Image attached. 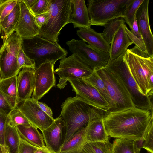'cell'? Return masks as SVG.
<instances>
[{
	"instance_id": "obj_33",
	"label": "cell",
	"mask_w": 153,
	"mask_h": 153,
	"mask_svg": "<svg viewBox=\"0 0 153 153\" xmlns=\"http://www.w3.org/2000/svg\"><path fill=\"white\" fill-rule=\"evenodd\" d=\"M7 118L8 123L14 127L31 124L22 112L16 107L9 113Z\"/></svg>"
},
{
	"instance_id": "obj_3",
	"label": "cell",
	"mask_w": 153,
	"mask_h": 153,
	"mask_svg": "<svg viewBox=\"0 0 153 153\" xmlns=\"http://www.w3.org/2000/svg\"><path fill=\"white\" fill-rule=\"evenodd\" d=\"M123 59L142 94L152 97L153 94V55L136 46L127 49Z\"/></svg>"
},
{
	"instance_id": "obj_49",
	"label": "cell",
	"mask_w": 153,
	"mask_h": 153,
	"mask_svg": "<svg viewBox=\"0 0 153 153\" xmlns=\"http://www.w3.org/2000/svg\"><path fill=\"white\" fill-rule=\"evenodd\" d=\"M1 78L0 74V81H1Z\"/></svg>"
},
{
	"instance_id": "obj_24",
	"label": "cell",
	"mask_w": 153,
	"mask_h": 153,
	"mask_svg": "<svg viewBox=\"0 0 153 153\" xmlns=\"http://www.w3.org/2000/svg\"><path fill=\"white\" fill-rule=\"evenodd\" d=\"M86 127L73 134L62 145L59 153H79L88 142L85 136Z\"/></svg>"
},
{
	"instance_id": "obj_35",
	"label": "cell",
	"mask_w": 153,
	"mask_h": 153,
	"mask_svg": "<svg viewBox=\"0 0 153 153\" xmlns=\"http://www.w3.org/2000/svg\"><path fill=\"white\" fill-rule=\"evenodd\" d=\"M17 75L21 69L24 67L36 69L33 60L29 58L24 51L22 46L20 47L17 58Z\"/></svg>"
},
{
	"instance_id": "obj_31",
	"label": "cell",
	"mask_w": 153,
	"mask_h": 153,
	"mask_svg": "<svg viewBox=\"0 0 153 153\" xmlns=\"http://www.w3.org/2000/svg\"><path fill=\"white\" fill-rule=\"evenodd\" d=\"M134 140L116 139L112 144V153H135Z\"/></svg>"
},
{
	"instance_id": "obj_25",
	"label": "cell",
	"mask_w": 153,
	"mask_h": 153,
	"mask_svg": "<svg viewBox=\"0 0 153 153\" xmlns=\"http://www.w3.org/2000/svg\"><path fill=\"white\" fill-rule=\"evenodd\" d=\"M19 0L11 12L0 22V32L2 38H5L15 31L20 15Z\"/></svg>"
},
{
	"instance_id": "obj_32",
	"label": "cell",
	"mask_w": 153,
	"mask_h": 153,
	"mask_svg": "<svg viewBox=\"0 0 153 153\" xmlns=\"http://www.w3.org/2000/svg\"><path fill=\"white\" fill-rule=\"evenodd\" d=\"M144 0H132L126 9L123 18L131 29L136 18V14Z\"/></svg>"
},
{
	"instance_id": "obj_10",
	"label": "cell",
	"mask_w": 153,
	"mask_h": 153,
	"mask_svg": "<svg viewBox=\"0 0 153 153\" xmlns=\"http://www.w3.org/2000/svg\"><path fill=\"white\" fill-rule=\"evenodd\" d=\"M93 71L77 56L72 53L69 56L61 59L59 67L54 71V73L59 77L57 86L60 89H63L69 80L87 77Z\"/></svg>"
},
{
	"instance_id": "obj_5",
	"label": "cell",
	"mask_w": 153,
	"mask_h": 153,
	"mask_svg": "<svg viewBox=\"0 0 153 153\" xmlns=\"http://www.w3.org/2000/svg\"><path fill=\"white\" fill-rule=\"evenodd\" d=\"M96 70L103 81L113 104L110 111L135 107L124 81L114 67L108 63Z\"/></svg>"
},
{
	"instance_id": "obj_47",
	"label": "cell",
	"mask_w": 153,
	"mask_h": 153,
	"mask_svg": "<svg viewBox=\"0 0 153 153\" xmlns=\"http://www.w3.org/2000/svg\"><path fill=\"white\" fill-rule=\"evenodd\" d=\"M0 153H7L6 147L0 144Z\"/></svg>"
},
{
	"instance_id": "obj_46",
	"label": "cell",
	"mask_w": 153,
	"mask_h": 153,
	"mask_svg": "<svg viewBox=\"0 0 153 153\" xmlns=\"http://www.w3.org/2000/svg\"><path fill=\"white\" fill-rule=\"evenodd\" d=\"M34 153H51L45 147L43 148H38Z\"/></svg>"
},
{
	"instance_id": "obj_36",
	"label": "cell",
	"mask_w": 153,
	"mask_h": 153,
	"mask_svg": "<svg viewBox=\"0 0 153 153\" xmlns=\"http://www.w3.org/2000/svg\"><path fill=\"white\" fill-rule=\"evenodd\" d=\"M51 0H36L29 9L34 16L48 12L49 10Z\"/></svg>"
},
{
	"instance_id": "obj_40",
	"label": "cell",
	"mask_w": 153,
	"mask_h": 153,
	"mask_svg": "<svg viewBox=\"0 0 153 153\" xmlns=\"http://www.w3.org/2000/svg\"><path fill=\"white\" fill-rule=\"evenodd\" d=\"M13 109L5 95L0 90V111L8 115Z\"/></svg>"
},
{
	"instance_id": "obj_16",
	"label": "cell",
	"mask_w": 153,
	"mask_h": 153,
	"mask_svg": "<svg viewBox=\"0 0 153 153\" xmlns=\"http://www.w3.org/2000/svg\"><path fill=\"white\" fill-rule=\"evenodd\" d=\"M19 2L20 15L15 31L22 39L38 35L39 28L36 23L34 16L22 0H19Z\"/></svg>"
},
{
	"instance_id": "obj_21",
	"label": "cell",
	"mask_w": 153,
	"mask_h": 153,
	"mask_svg": "<svg viewBox=\"0 0 153 153\" xmlns=\"http://www.w3.org/2000/svg\"><path fill=\"white\" fill-rule=\"evenodd\" d=\"M77 34L82 40L91 47L104 52H109L110 45L104 39L101 33L90 27L80 28L77 31Z\"/></svg>"
},
{
	"instance_id": "obj_11",
	"label": "cell",
	"mask_w": 153,
	"mask_h": 153,
	"mask_svg": "<svg viewBox=\"0 0 153 153\" xmlns=\"http://www.w3.org/2000/svg\"><path fill=\"white\" fill-rule=\"evenodd\" d=\"M66 44L72 53L75 54L93 70L105 66L109 60L108 52L95 49L82 40L72 39Z\"/></svg>"
},
{
	"instance_id": "obj_12",
	"label": "cell",
	"mask_w": 153,
	"mask_h": 153,
	"mask_svg": "<svg viewBox=\"0 0 153 153\" xmlns=\"http://www.w3.org/2000/svg\"><path fill=\"white\" fill-rule=\"evenodd\" d=\"M68 81L76 96L97 109L107 113L110 111V106L89 83L83 79H71Z\"/></svg>"
},
{
	"instance_id": "obj_2",
	"label": "cell",
	"mask_w": 153,
	"mask_h": 153,
	"mask_svg": "<svg viewBox=\"0 0 153 153\" xmlns=\"http://www.w3.org/2000/svg\"><path fill=\"white\" fill-rule=\"evenodd\" d=\"M107 113L91 105L77 96L67 98L61 105L60 114L66 129L64 143L74 133L86 127L90 121L102 118Z\"/></svg>"
},
{
	"instance_id": "obj_19",
	"label": "cell",
	"mask_w": 153,
	"mask_h": 153,
	"mask_svg": "<svg viewBox=\"0 0 153 153\" xmlns=\"http://www.w3.org/2000/svg\"><path fill=\"white\" fill-rule=\"evenodd\" d=\"M122 25L114 34L110 45L109 61L114 60L125 53L133 42L128 36L124 25Z\"/></svg>"
},
{
	"instance_id": "obj_23",
	"label": "cell",
	"mask_w": 153,
	"mask_h": 153,
	"mask_svg": "<svg viewBox=\"0 0 153 153\" xmlns=\"http://www.w3.org/2000/svg\"><path fill=\"white\" fill-rule=\"evenodd\" d=\"M16 127L21 139L39 148L46 147L42 134L31 124L19 125Z\"/></svg>"
},
{
	"instance_id": "obj_14",
	"label": "cell",
	"mask_w": 153,
	"mask_h": 153,
	"mask_svg": "<svg viewBox=\"0 0 153 153\" xmlns=\"http://www.w3.org/2000/svg\"><path fill=\"white\" fill-rule=\"evenodd\" d=\"M16 108L23 113L30 123L42 132L52 123V118L43 112L31 97L18 104Z\"/></svg>"
},
{
	"instance_id": "obj_41",
	"label": "cell",
	"mask_w": 153,
	"mask_h": 153,
	"mask_svg": "<svg viewBox=\"0 0 153 153\" xmlns=\"http://www.w3.org/2000/svg\"><path fill=\"white\" fill-rule=\"evenodd\" d=\"M38 148L20 138L18 153H34Z\"/></svg>"
},
{
	"instance_id": "obj_30",
	"label": "cell",
	"mask_w": 153,
	"mask_h": 153,
	"mask_svg": "<svg viewBox=\"0 0 153 153\" xmlns=\"http://www.w3.org/2000/svg\"><path fill=\"white\" fill-rule=\"evenodd\" d=\"M17 75L1 79L0 81V90L8 98L16 100L17 94Z\"/></svg>"
},
{
	"instance_id": "obj_45",
	"label": "cell",
	"mask_w": 153,
	"mask_h": 153,
	"mask_svg": "<svg viewBox=\"0 0 153 153\" xmlns=\"http://www.w3.org/2000/svg\"><path fill=\"white\" fill-rule=\"evenodd\" d=\"M22 1L29 9L32 6L36 0H22Z\"/></svg>"
},
{
	"instance_id": "obj_17",
	"label": "cell",
	"mask_w": 153,
	"mask_h": 153,
	"mask_svg": "<svg viewBox=\"0 0 153 153\" xmlns=\"http://www.w3.org/2000/svg\"><path fill=\"white\" fill-rule=\"evenodd\" d=\"M149 0H144L136 15L139 30L146 47V52L153 55V35L150 27L149 16Z\"/></svg>"
},
{
	"instance_id": "obj_48",
	"label": "cell",
	"mask_w": 153,
	"mask_h": 153,
	"mask_svg": "<svg viewBox=\"0 0 153 153\" xmlns=\"http://www.w3.org/2000/svg\"><path fill=\"white\" fill-rule=\"evenodd\" d=\"M3 0H0V3Z\"/></svg>"
},
{
	"instance_id": "obj_13",
	"label": "cell",
	"mask_w": 153,
	"mask_h": 153,
	"mask_svg": "<svg viewBox=\"0 0 153 153\" xmlns=\"http://www.w3.org/2000/svg\"><path fill=\"white\" fill-rule=\"evenodd\" d=\"M55 64L47 62L36 69L34 88L31 97L33 99L38 101L56 85Z\"/></svg>"
},
{
	"instance_id": "obj_42",
	"label": "cell",
	"mask_w": 153,
	"mask_h": 153,
	"mask_svg": "<svg viewBox=\"0 0 153 153\" xmlns=\"http://www.w3.org/2000/svg\"><path fill=\"white\" fill-rule=\"evenodd\" d=\"M49 13V10L48 12L34 16L36 23L39 29L46 22L48 19Z\"/></svg>"
},
{
	"instance_id": "obj_43",
	"label": "cell",
	"mask_w": 153,
	"mask_h": 153,
	"mask_svg": "<svg viewBox=\"0 0 153 153\" xmlns=\"http://www.w3.org/2000/svg\"><path fill=\"white\" fill-rule=\"evenodd\" d=\"M36 102L39 107L43 112L51 117L53 118L52 111L50 108L45 103L36 100Z\"/></svg>"
},
{
	"instance_id": "obj_26",
	"label": "cell",
	"mask_w": 153,
	"mask_h": 153,
	"mask_svg": "<svg viewBox=\"0 0 153 153\" xmlns=\"http://www.w3.org/2000/svg\"><path fill=\"white\" fill-rule=\"evenodd\" d=\"M20 138L16 127L8 123L4 135V145L7 153H18Z\"/></svg>"
},
{
	"instance_id": "obj_29",
	"label": "cell",
	"mask_w": 153,
	"mask_h": 153,
	"mask_svg": "<svg viewBox=\"0 0 153 153\" xmlns=\"http://www.w3.org/2000/svg\"><path fill=\"white\" fill-rule=\"evenodd\" d=\"M123 18H117L110 21L105 26V28L101 34L106 41L110 44L114 34L120 27L124 24Z\"/></svg>"
},
{
	"instance_id": "obj_7",
	"label": "cell",
	"mask_w": 153,
	"mask_h": 153,
	"mask_svg": "<svg viewBox=\"0 0 153 153\" xmlns=\"http://www.w3.org/2000/svg\"><path fill=\"white\" fill-rule=\"evenodd\" d=\"M132 0H89L88 10L91 26H104L110 21L123 18Z\"/></svg>"
},
{
	"instance_id": "obj_1",
	"label": "cell",
	"mask_w": 153,
	"mask_h": 153,
	"mask_svg": "<svg viewBox=\"0 0 153 153\" xmlns=\"http://www.w3.org/2000/svg\"><path fill=\"white\" fill-rule=\"evenodd\" d=\"M153 120V111L134 107L109 112L103 122L109 136L134 140L141 138Z\"/></svg>"
},
{
	"instance_id": "obj_28",
	"label": "cell",
	"mask_w": 153,
	"mask_h": 153,
	"mask_svg": "<svg viewBox=\"0 0 153 153\" xmlns=\"http://www.w3.org/2000/svg\"><path fill=\"white\" fill-rule=\"evenodd\" d=\"M112 143L106 142L88 143L79 153H112Z\"/></svg>"
},
{
	"instance_id": "obj_18",
	"label": "cell",
	"mask_w": 153,
	"mask_h": 153,
	"mask_svg": "<svg viewBox=\"0 0 153 153\" xmlns=\"http://www.w3.org/2000/svg\"><path fill=\"white\" fill-rule=\"evenodd\" d=\"M36 69L24 67L17 75V105L21 102L31 98L34 88Z\"/></svg>"
},
{
	"instance_id": "obj_44",
	"label": "cell",
	"mask_w": 153,
	"mask_h": 153,
	"mask_svg": "<svg viewBox=\"0 0 153 153\" xmlns=\"http://www.w3.org/2000/svg\"><path fill=\"white\" fill-rule=\"evenodd\" d=\"M131 32L135 36L140 39H143L139 31L136 18L131 28Z\"/></svg>"
},
{
	"instance_id": "obj_20",
	"label": "cell",
	"mask_w": 153,
	"mask_h": 153,
	"mask_svg": "<svg viewBox=\"0 0 153 153\" xmlns=\"http://www.w3.org/2000/svg\"><path fill=\"white\" fill-rule=\"evenodd\" d=\"M71 1L73 8L69 23H72L74 28L80 29L91 27L88 8L85 0H71Z\"/></svg>"
},
{
	"instance_id": "obj_39",
	"label": "cell",
	"mask_w": 153,
	"mask_h": 153,
	"mask_svg": "<svg viewBox=\"0 0 153 153\" xmlns=\"http://www.w3.org/2000/svg\"><path fill=\"white\" fill-rule=\"evenodd\" d=\"M124 28L128 36L133 44L141 50L146 51L145 46L143 39L140 38L134 35L128 28L125 24Z\"/></svg>"
},
{
	"instance_id": "obj_22",
	"label": "cell",
	"mask_w": 153,
	"mask_h": 153,
	"mask_svg": "<svg viewBox=\"0 0 153 153\" xmlns=\"http://www.w3.org/2000/svg\"><path fill=\"white\" fill-rule=\"evenodd\" d=\"M103 118L91 120L86 127L85 136L88 143L106 142L109 139L103 125Z\"/></svg>"
},
{
	"instance_id": "obj_9",
	"label": "cell",
	"mask_w": 153,
	"mask_h": 153,
	"mask_svg": "<svg viewBox=\"0 0 153 153\" xmlns=\"http://www.w3.org/2000/svg\"><path fill=\"white\" fill-rule=\"evenodd\" d=\"M124 53L114 60L109 61L108 63L120 74L130 94L135 107L141 109L153 111L152 97L144 96L140 92L123 59Z\"/></svg>"
},
{
	"instance_id": "obj_34",
	"label": "cell",
	"mask_w": 153,
	"mask_h": 153,
	"mask_svg": "<svg viewBox=\"0 0 153 153\" xmlns=\"http://www.w3.org/2000/svg\"><path fill=\"white\" fill-rule=\"evenodd\" d=\"M142 138L143 140L142 148L150 153H153V120L149 125Z\"/></svg>"
},
{
	"instance_id": "obj_15",
	"label": "cell",
	"mask_w": 153,
	"mask_h": 153,
	"mask_svg": "<svg viewBox=\"0 0 153 153\" xmlns=\"http://www.w3.org/2000/svg\"><path fill=\"white\" fill-rule=\"evenodd\" d=\"M46 147L51 153H59L66 134L64 122L60 115L42 131Z\"/></svg>"
},
{
	"instance_id": "obj_4",
	"label": "cell",
	"mask_w": 153,
	"mask_h": 153,
	"mask_svg": "<svg viewBox=\"0 0 153 153\" xmlns=\"http://www.w3.org/2000/svg\"><path fill=\"white\" fill-rule=\"evenodd\" d=\"M22 47L26 55L34 62L36 68L45 62L54 63L67 55V50L58 43L53 42L39 35L22 39Z\"/></svg>"
},
{
	"instance_id": "obj_8",
	"label": "cell",
	"mask_w": 153,
	"mask_h": 153,
	"mask_svg": "<svg viewBox=\"0 0 153 153\" xmlns=\"http://www.w3.org/2000/svg\"><path fill=\"white\" fill-rule=\"evenodd\" d=\"M0 48V74L1 79L17 75V58L22 39L13 32L3 38Z\"/></svg>"
},
{
	"instance_id": "obj_6",
	"label": "cell",
	"mask_w": 153,
	"mask_h": 153,
	"mask_svg": "<svg viewBox=\"0 0 153 153\" xmlns=\"http://www.w3.org/2000/svg\"><path fill=\"white\" fill-rule=\"evenodd\" d=\"M72 6L71 0H51L48 19L39 29L38 35L52 42L58 43L61 30L69 23Z\"/></svg>"
},
{
	"instance_id": "obj_27",
	"label": "cell",
	"mask_w": 153,
	"mask_h": 153,
	"mask_svg": "<svg viewBox=\"0 0 153 153\" xmlns=\"http://www.w3.org/2000/svg\"><path fill=\"white\" fill-rule=\"evenodd\" d=\"M83 79L90 84L104 98L111 106L110 111L113 104L103 81L96 70H93L89 76Z\"/></svg>"
},
{
	"instance_id": "obj_38",
	"label": "cell",
	"mask_w": 153,
	"mask_h": 153,
	"mask_svg": "<svg viewBox=\"0 0 153 153\" xmlns=\"http://www.w3.org/2000/svg\"><path fill=\"white\" fill-rule=\"evenodd\" d=\"M8 123L7 115L0 111V144L4 147V135Z\"/></svg>"
},
{
	"instance_id": "obj_37",
	"label": "cell",
	"mask_w": 153,
	"mask_h": 153,
	"mask_svg": "<svg viewBox=\"0 0 153 153\" xmlns=\"http://www.w3.org/2000/svg\"><path fill=\"white\" fill-rule=\"evenodd\" d=\"M18 1V0H3L0 3V22L11 12Z\"/></svg>"
}]
</instances>
